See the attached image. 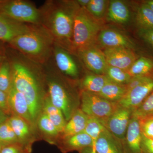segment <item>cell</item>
Listing matches in <instances>:
<instances>
[{"instance_id": "6da1fadb", "label": "cell", "mask_w": 153, "mask_h": 153, "mask_svg": "<svg viewBox=\"0 0 153 153\" xmlns=\"http://www.w3.org/2000/svg\"><path fill=\"white\" fill-rule=\"evenodd\" d=\"M4 53L11 65L13 85L27 100L36 127L48 94L44 66L10 47L5 48Z\"/></svg>"}, {"instance_id": "7a4b0ae2", "label": "cell", "mask_w": 153, "mask_h": 153, "mask_svg": "<svg viewBox=\"0 0 153 153\" xmlns=\"http://www.w3.org/2000/svg\"><path fill=\"white\" fill-rule=\"evenodd\" d=\"M79 7L76 1L48 0L39 8L41 25L52 35L55 44L73 53L74 19Z\"/></svg>"}, {"instance_id": "3957f363", "label": "cell", "mask_w": 153, "mask_h": 153, "mask_svg": "<svg viewBox=\"0 0 153 153\" xmlns=\"http://www.w3.org/2000/svg\"><path fill=\"white\" fill-rule=\"evenodd\" d=\"M7 44L29 59L44 65L52 57L55 42L42 25H32L28 31L13 38Z\"/></svg>"}, {"instance_id": "277c9868", "label": "cell", "mask_w": 153, "mask_h": 153, "mask_svg": "<svg viewBox=\"0 0 153 153\" xmlns=\"http://www.w3.org/2000/svg\"><path fill=\"white\" fill-rule=\"evenodd\" d=\"M43 66L48 96L52 104L61 110L67 122L77 109L74 104L80 94L77 93L71 79L58 71L52 57Z\"/></svg>"}, {"instance_id": "5b68a950", "label": "cell", "mask_w": 153, "mask_h": 153, "mask_svg": "<svg viewBox=\"0 0 153 153\" xmlns=\"http://www.w3.org/2000/svg\"><path fill=\"white\" fill-rule=\"evenodd\" d=\"M100 28V25L86 9L79 7L74 19L72 39L73 52L76 54L78 51L94 45Z\"/></svg>"}, {"instance_id": "8992f818", "label": "cell", "mask_w": 153, "mask_h": 153, "mask_svg": "<svg viewBox=\"0 0 153 153\" xmlns=\"http://www.w3.org/2000/svg\"><path fill=\"white\" fill-rule=\"evenodd\" d=\"M0 15L20 23L41 25L39 9L27 0L0 1Z\"/></svg>"}, {"instance_id": "52a82bcc", "label": "cell", "mask_w": 153, "mask_h": 153, "mask_svg": "<svg viewBox=\"0 0 153 153\" xmlns=\"http://www.w3.org/2000/svg\"><path fill=\"white\" fill-rule=\"evenodd\" d=\"M80 109L89 117L102 123L119 107L117 102L108 101L95 94L80 91Z\"/></svg>"}, {"instance_id": "ba28073f", "label": "cell", "mask_w": 153, "mask_h": 153, "mask_svg": "<svg viewBox=\"0 0 153 153\" xmlns=\"http://www.w3.org/2000/svg\"><path fill=\"white\" fill-rule=\"evenodd\" d=\"M72 53L55 43L52 58L58 71L67 78L74 80L79 78L80 69Z\"/></svg>"}, {"instance_id": "9c48e42d", "label": "cell", "mask_w": 153, "mask_h": 153, "mask_svg": "<svg viewBox=\"0 0 153 153\" xmlns=\"http://www.w3.org/2000/svg\"><path fill=\"white\" fill-rule=\"evenodd\" d=\"M132 111L119 107L109 117L102 122L105 128L121 142H123Z\"/></svg>"}, {"instance_id": "30bf717a", "label": "cell", "mask_w": 153, "mask_h": 153, "mask_svg": "<svg viewBox=\"0 0 153 153\" xmlns=\"http://www.w3.org/2000/svg\"><path fill=\"white\" fill-rule=\"evenodd\" d=\"M8 120L19 143L32 152L33 143L41 140L37 130L26 121L15 115L11 116Z\"/></svg>"}, {"instance_id": "8fae6325", "label": "cell", "mask_w": 153, "mask_h": 153, "mask_svg": "<svg viewBox=\"0 0 153 153\" xmlns=\"http://www.w3.org/2000/svg\"><path fill=\"white\" fill-rule=\"evenodd\" d=\"M76 54L88 70L94 74H105L108 66L105 56L94 45L79 50Z\"/></svg>"}, {"instance_id": "7c38bea8", "label": "cell", "mask_w": 153, "mask_h": 153, "mask_svg": "<svg viewBox=\"0 0 153 153\" xmlns=\"http://www.w3.org/2000/svg\"><path fill=\"white\" fill-rule=\"evenodd\" d=\"M153 91V79L127 91L120 101L118 106L134 111Z\"/></svg>"}, {"instance_id": "4fadbf2b", "label": "cell", "mask_w": 153, "mask_h": 153, "mask_svg": "<svg viewBox=\"0 0 153 153\" xmlns=\"http://www.w3.org/2000/svg\"><path fill=\"white\" fill-rule=\"evenodd\" d=\"M103 53L108 65L126 71L136 60L131 49L124 47L105 48Z\"/></svg>"}, {"instance_id": "5bb4252c", "label": "cell", "mask_w": 153, "mask_h": 153, "mask_svg": "<svg viewBox=\"0 0 153 153\" xmlns=\"http://www.w3.org/2000/svg\"><path fill=\"white\" fill-rule=\"evenodd\" d=\"M142 138L139 120L131 116L125 138L122 143L124 153H143L142 150Z\"/></svg>"}, {"instance_id": "9a60e30c", "label": "cell", "mask_w": 153, "mask_h": 153, "mask_svg": "<svg viewBox=\"0 0 153 153\" xmlns=\"http://www.w3.org/2000/svg\"><path fill=\"white\" fill-rule=\"evenodd\" d=\"M8 97L12 115H15L22 118L37 130L32 120L27 102L25 96L12 85L8 93Z\"/></svg>"}, {"instance_id": "2e32d148", "label": "cell", "mask_w": 153, "mask_h": 153, "mask_svg": "<svg viewBox=\"0 0 153 153\" xmlns=\"http://www.w3.org/2000/svg\"><path fill=\"white\" fill-rule=\"evenodd\" d=\"M94 145L92 139L83 132L71 136L60 138L56 146L61 152L67 153L74 151L80 152L87 148H93Z\"/></svg>"}, {"instance_id": "e0dca14e", "label": "cell", "mask_w": 153, "mask_h": 153, "mask_svg": "<svg viewBox=\"0 0 153 153\" xmlns=\"http://www.w3.org/2000/svg\"><path fill=\"white\" fill-rule=\"evenodd\" d=\"M98 41L105 48L124 47L133 49L134 44L125 35L112 29L102 30L98 35Z\"/></svg>"}, {"instance_id": "ac0fdd59", "label": "cell", "mask_w": 153, "mask_h": 153, "mask_svg": "<svg viewBox=\"0 0 153 153\" xmlns=\"http://www.w3.org/2000/svg\"><path fill=\"white\" fill-rule=\"evenodd\" d=\"M31 25L16 22L0 15V41L7 44L13 38L28 31Z\"/></svg>"}, {"instance_id": "d6986e66", "label": "cell", "mask_w": 153, "mask_h": 153, "mask_svg": "<svg viewBox=\"0 0 153 153\" xmlns=\"http://www.w3.org/2000/svg\"><path fill=\"white\" fill-rule=\"evenodd\" d=\"M36 128L40 139L50 144L56 146L60 139V133L48 117L41 112L37 118Z\"/></svg>"}, {"instance_id": "ffe728a7", "label": "cell", "mask_w": 153, "mask_h": 153, "mask_svg": "<svg viewBox=\"0 0 153 153\" xmlns=\"http://www.w3.org/2000/svg\"><path fill=\"white\" fill-rule=\"evenodd\" d=\"M92 148L97 153H125L122 143L107 129L100 135Z\"/></svg>"}, {"instance_id": "44dd1931", "label": "cell", "mask_w": 153, "mask_h": 153, "mask_svg": "<svg viewBox=\"0 0 153 153\" xmlns=\"http://www.w3.org/2000/svg\"><path fill=\"white\" fill-rule=\"evenodd\" d=\"M88 119V116L80 108H77L71 118L67 122L63 132L60 134V138L66 137L83 132Z\"/></svg>"}, {"instance_id": "7402d4cb", "label": "cell", "mask_w": 153, "mask_h": 153, "mask_svg": "<svg viewBox=\"0 0 153 153\" xmlns=\"http://www.w3.org/2000/svg\"><path fill=\"white\" fill-rule=\"evenodd\" d=\"M109 81L111 80L106 75L87 73L79 81V88L80 91L97 94Z\"/></svg>"}, {"instance_id": "603a6c76", "label": "cell", "mask_w": 153, "mask_h": 153, "mask_svg": "<svg viewBox=\"0 0 153 153\" xmlns=\"http://www.w3.org/2000/svg\"><path fill=\"white\" fill-rule=\"evenodd\" d=\"M108 19L118 24H126L130 18V13L127 6L122 1L113 0L110 2Z\"/></svg>"}, {"instance_id": "cb8c5ba5", "label": "cell", "mask_w": 153, "mask_h": 153, "mask_svg": "<svg viewBox=\"0 0 153 153\" xmlns=\"http://www.w3.org/2000/svg\"><path fill=\"white\" fill-rule=\"evenodd\" d=\"M42 112L48 117L61 134L63 132L67 121L61 110L52 104L48 94L44 100Z\"/></svg>"}, {"instance_id": "d4e9b609", "label": "cell", "mask_w": 153, "mask_h": 153, "mask_svg": "<svg viewBox=\"0 0 153 153\" xmlns=\"http://www.w3.org/2000/svg\"><path fill=\"white\" fill-rule=\"evenodd\" d=\"M12 85L11 65L4 50L0 55V89L8 94Z\"/></svg>"}, {"instance_id": "484cf974", "label": "cell", "mask_w": 153, "mask_h": 153, "mask_svg": "<svg viewBox=\"0 0 153 153\" xmlns=\"http://www.w3.org/2000/svg\"><path fill=\"white\" fill-rule=\"evenodd\" d=\"M126 92L125 85L111 81L107 82L100 92L96 94L108 101L117 102L123 97Z\"/></svg>"}, {"instance_id": "4316f807", "label": "cell", "mask_w": 153, "mask_h": 153, "mask_svg": "<svg viewBox=\"0 0 153 153\" xmlns=\"http://www.w3.org/2000/svg\"><path fill=\"white\" fill-rule=\"evenodd\" d=\"M136 21L140 30H153V12L144 4L138 9Z\"/></svg>"}, {"instance_id": "83f0119b", "label": "cell", "mask_w": 153, "mask_h": 153, "mask_svg": "<svg viewBox=\"0 0 153 153\" xmlns=\"http://www.w3.org/2000/svg\"><path fill=\"white\" fill-rule=\"evenodd\" d=\"M153 68V60L141 57L133 63L127 72L131 76H146Z\"/></svg>"}, {"instance_id": "f1b7e54d", "label": "cell", "mask_w": 153, "mask_h": 153, "mask_svg": "<svg viewBox=\"0 0 153 153\" xmlns=\"http://www.w3.org/2000/svg\"><path fill=\"white\" fill-rule=\"evenodd\" d=\"M105 75L111 82L123 85H126L132 77L127 71L109 65L108 66Z\"/></svg>"}, {"instance_id": "f546056e", "label": "cell", "mask_w": 153, "mask_h": 153, "mask_svg": "<svg viewBox=\"0 0 153 153\" xmlns=\"http://www.w3.org/2000/svg\"><path fill=\"white\" fill-rule=\"evenodd\" d=\"M131 116L139 120L153 117V91L142 104L132 113Z\"/></svg>"}, {"instance_id": "4dcf8cb0", "label": "cell", "mask_w": 153, "mask_h": 153, "mask_svg": "<svg viewBox=\"0 0 153 153\" xmlns=\"http://www.w3.org/2000/svg\"><path fill=\"white\" fill-rule=\"evenodd\" d=\"M106 129L103 125L97 119L88 117L87 124L83 132L91 137L93 140L94 145L100 135Z\"/></svg>"}, {"instance_id": "1f68e13d", "label": "cell", "mask_w": 153, "mask_h": 153, "mask_svg": "<svg viewBox=\"0 0 153 153\" xmlns=\"http://www.w3.org/2000/svg\"><path fill=\"white\" fill-rule=\"evenodd\" d=\"M8 120L0 125V144L3 146L19 143Z\"/></svg>"}, {"instance_id": "d6a6232c", "label": "cell", "mask_w": 153, "mask_h": 153, "mask_svg": "<svg viewBox=\"0 0 153 153\" xmlns=\"http://www.w3.org/2000/svg\"><path fill=\"white\" fill-rule=\"evenodd\" d=\"M107 2L105 0H90L85 9L92 16L101 18L105 13Z\"/></svg>"}, {"instance_id": "836d02e7", "label": "cell", "mask_w": 153, "mask_h": 153, "mask_svg": "<svg viewBox=\"0 0 153 153\" xmlns=\"http://www.w3.org/2000/svg\"><path fill=\"white\" fill-rule=\"evenodd\" d=\"M143 136L148 139L153 140V117L139 120Z\"/></svg>"}, {"instance_id": "e575fe53", "label": "cell", "mask_w": 153, "mask_h": 153, "mask_svg": "<svg viewBox=\"0 0 153 153\" xmlns=\"http://www.w3.org/2000/svg\"><path fill=\"white\" fill-rule=\"evenodd\" d=\"M152 80H153L152 79L146 76H132L129 82L125 85L127 91Z\"/></svg>"}, {"instance_id": "d590c367", "label": "cell", "mask_w": 153, "mask_h": 153, "mask_svg": "<svg viewBox=\"0 0 153 153\" xmlns=\"http://www.w3.org/2000/svg\"><path fill=\"white\" fill-rule=\"evenodd\" d=\"M19 143L4 146L1 153H31Z\"/></svg>"}, {"instance_id": "8d00e7d4", "label": "cell", "mask_w": 153, "mask_h": 153, "mask_svg": "<svg viewBox=\"0 0 153 153\" xmlns=\"http://www.w3.org/2000/svg\"><path fill=\"white\" fill-rule=\"evenodd\" d=\"M0 109L2 111L7 115L10 117L12 115V112L8 102V94L0 89Z\"/></svg>"}, {"instance_id": "74e56055", "label": "cell", "mask_w": 153, "mask_h": 153, "mask_svg": "<svg viewBox=\"0 0 153 153\" xmlns=\"http://www.w3.org/2000/svg\"><path fill=\"white\" fill-rule=\"evenodd\" d=\"M142 150L143 153H153V140L148 139L143 136Z\"/></svg>"}, {"instance_id": "f35d334b", "label": "cell", "mask_w": 153, "mask_h": 153, "mask_svg": "<svg viewBox=\"0 0 153 153\" xmlns=\"http://www.w3.org/2000/svg\"><path fill=\"white\" fill-rule=\"evenodd\" d=\"M140 35L146 42L153 47V30H140Z\"/></svg>"}, {"instance_id": "ab89813d", "label": "cell", "mask_w": 153, "mask_h": 153, "mask_svg": "<svg viewBox=\"0 0 153 153\" xmlns=\"http://www.w3.org/2000/svg\"><path fill=\"white\" fill-rule=\"evenodd\" d=\"M76 1L80 7L86 8L90 2V0H77Z\"/></svg>"}, {"instance_id": "60d3db41", "label": "cell", "mask_w": 153, "mask_h": 153, "mask_svg": "<svg viewBox=\"0 0 153 153\" xmlns=\"http://www.w3.org/2000/svg\"><path fill=\"white\" fill-rule=\"evenodd\" d=\"M9 117H10L7 115L4 112L0 109V125L7 120Z\"/></svg>"}, {"instance_id": "b9f144b4", "label": "cell", "mask_w": 153, "mask_h": 153, "mask_svg": "<svg viewBox=\"0 0 153 153\" xmlns=\"http://www.w3.org/2000/svg\"><path fill=\"white\" fill-rule=\"evenodd\" d=\"M143 4L149 7L153 12V0L145 1Z\"/></svg>"}, {"instance_id": "7bdbcfd3", "label": "cell", "mask_w": 153, "mask_h": 153, "mask_svg": "<svg viewBox=\"0 0 153 153\" xmlns=\"http://www.w3.org/2000/svg\"><path fill=\"white\" fill-rule=\"evenodd\" d=\"M80 153H97L92 148H88L83 150Z\"/></svg>"}, {"instance_id": "ee69618b", "label": "cell", "mask_w": 153, "mask_h": 153, "mask_svg": "<svg viewBox=\"0 0 153 153\" xmlns=\"http://www.w3.org/2000/svg\"><path fill=\"white\" fill-rule=\"evenodd\" d=\"M4 48H2L1 47H0V55L2 53H3L4 52Z\"/></svg>"}, {"instance_id": "f6af8a7d", "label": "cell", "mask_w": 153, "mask_h": 153, "mask_svg": "<svg viewBox=\"0 0 153 153\" xmlns=\"http://www.w3.org/2000/svg\"><path fill=\"white\" fill-rule=\"evenodd\" d=\"M3 146H3L1 144H0V153L1 152V151L2 149Z\"/></svg>"}]
</instances>
